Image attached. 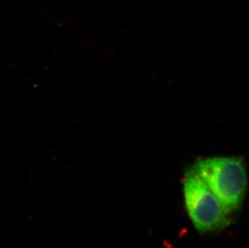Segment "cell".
Wrapping results in <instances>:
<instances>
[{
	"instance_id": "obj_2",
	"label": "cell",
	"mask_w": 249,
	"mask_h": 248,
	"mask_svg": "<svg viewBox=\"0 0 249 248\" xmlns=\"http://www.w3.org/2000/svg\"><path fill=\"white\" fill-rule=\"evenodd\" d=\"M183 195L186 211L197 231H216L230 224V217L219 198L194 167L184 177Z\"/></svg>"
},
{
	"instance_id": "obj_1",
	"label": "cell",
	"mask_w": 249,
	"mask_h": 248,
	"mask_svg": "<svg viewBox=\"0 0 249 248\" xmlns=\"http://www.w3.org/2000/svg\"><path fill=\"white\" fill-rule=\"evenodd\" d=\"M194 168L219 198L228 215L240 208L247 191L248 176L240 158L210 157L200 159Z\"/></svg>"
}]
</instances>
